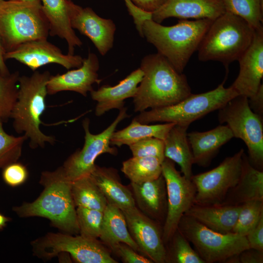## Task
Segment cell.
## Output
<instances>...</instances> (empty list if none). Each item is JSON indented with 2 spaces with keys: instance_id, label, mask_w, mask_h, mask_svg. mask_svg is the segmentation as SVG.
I'll list each match as a JSON object with an SVG mask.
<instances>
[{
  "instance_id": "cell-28",
  "label": "cell",
  "mask_w": 263,
  "mask_h": 263,
  "mask_svg": "<svg viewBox=\"0 0 263 263\" xmlns=\"http://www.w3.org/2000/svg\"><path fill=\"white\" fill-rule=\"evenodd\" d=\"M99 238L109 247L119 243H123L129 245L135 251H140L129 232L123 211L111 204H108L103 211Z\"/></svg>"
},
{
  "instance_id": "cell-3",
  "label": "cell",
  "mask_w": 263,
  "mask_h": 263,
  "mask_svg": "<svg viewBox=\"0 0 263 263\" xmlns=\"http://www.w3.org/2000/svg\"><path fill=\"white\" fill-rule=\"evenodd\" d=\"M213 20L182 19L167 26L151 19L144 22L142 37L152 44L178 72L182 73Z\"/></svg>"
},
{
  "instance_id": "cell-48",
  "label": "cell",
  "mask_w": 263,
  "mask_h": 263,
  "mask_svg": "<svg viewBox=\"0 0 263 263\" xmlns=\"http://www.w3.org/2000/svg\"><path fill=\"white\" fill-rule=\"evenodd\" d=\"M24 0V1H40V0Z\"/></svg>"
},
{
  "instance_id": "cell-26",
  "label": "cell",
  "mask_w": 263,
  "mask_h": 263,
  "mask_svg": "<svg viewBox=\"0 0 263 263\" xmlns=\"http://www.w3.org/2000/svg\"><path fill=\"white\" fill-rule=\"evenodd\" d=\"M90 175L109 204L116 206L122 211L136 207L131 190L121 183L116 170L95 165Z\"/></svg>"
},
{
  "instance_id": "cell-40",
  "label": "cell",
  "mask_w": 263,
  "mask_h": 263,
  "mask_svg": "<svg viewBox=\"0 0 263 263\" xmlns=\"http://www.w3.org/2000/svg\"><path fill=\"white\" fill-rule=\"evenodd\" d=\"M112 250L126 263H151L152 261L137 253L129 245L119 243L111 246Z\"/></svg>"
},
{
  "instance_id": "cell-14",
  "label": "cell",
  "mask_w": 263,
  "mask_h": 263,
  "mask_svg": "<svg viewBox=\"0 0 263 263\" xmlns=\"http://www.w3.org/2000/svg\"><path fill=\"white\" fill-rule=\"evenodd\" d=\"M5 60L15 59L33 71L49 64H57L66 69L79 67L83 58L78 55L64 54L47 39L31 40L20 44L5 53Z\"/></svg>"
},
{
  "instance_id": "cell-23",
  "label": "cell",
  "mask_w": 263,
  "mask_h": 263,
  "mask_svg": "<svg viewBox=\"0 0 263 263\" xmlns=\"http://www.w3.org/2000/svg\"><path fill=\"white\" fill-rule=\"evenodd\" d=\"M187 137L194 164L206 167L210 164L220 148L234 136L226 125H221L209 131L188 133Z\"/></svg>"
},
{
  "instance_id": "cell-35",
  "label": "cell",
  "mask_w": 263,
  "mask_h": 263,
  "mask_svg": "<svg viewBox=\"0 0 263 263\" xmlns=\"http://www.w3.org/2000/svg\"><path fill=\"white\" fill-rule=\"evenodd\" d=\"M263 216V201L253 200L241 205L232 232L245 236Z\"/></svg>"
},
{
  "instance_id": "cell-33",
  "label": "cell",
  "mask_w": 263,
  "mask_h": 263,
  "mask_svg": "<svg viewBox=\"0 0 263 263\" xmlns=\"http://www.w3.org/2000/svg\"><path fill=\"white\" fill-rule=\"evenodd\" d=\"M18 71L4 74L0 71V120L10 118L19 91Z\"/></svg>"
},
{
  "instance_id": "cell-31",
  "label": "cell",
  "mask_w": 263,
  "mask_h": 263,
  "mask_svg": "<svg viewBox=\"0 0 263 263\" xmlns=\"http://www.w3.org/2000/svg\"><path fill=\"white\" fill-rule=\"evenodd\" d=\"M163 161L155 157L132 156L122 163L121 171L131 183L140 184L159 177Z\"/></svg>"
},
{
  "instance_id": "cell-4",
  "label": "cell",
  "mask_w": 263,
  "mask_h": 263,
  "mask_svg": "<svg viewBox=\"0 0 263 263\" xmlns=\"http://www.w3.org/2000/svg\"><path fill=\"white\" fill-rule=\"evenodd\" d=\"M50 76L48 71H36L30 76H20L19 79L18 98L10 118L16 132L25 135L33 149L43 148L46 143L53 144L56 141L54 136L44 134L40 129Z\"/></svg>"
},
{
  "instance_id": "cell-5",
  "label": "cell",
  "mask_w": 263,
  "mask_h": 263,
  "mask_svg": "<svg viewBox=\"0 0 263 263\" xmlns=\"http://www.w3.org/2000/svg\"><path fill=\"white\" fill-rule=\"evenodd\" d=\"M255 30L244 19L225 11L214 19L198 48L200 61H218L226 67L250 45Z\"/></svg>"
},
{
  "instance_id": "cell-25",
  "label": "cell",
  "mask_w": 263,
  "mask_h": 263,
  "mask_svg": "<svg viewBox=\"0 0 263 263\" xmlns=\"http://www.w3.org/2000/svg\"><path fill=\"white\" fill-rule=\"evenodd\" d=\"M241 208V205H199L194 204L184 215L193 218L216 232H232Z\"/></svg>"
},
{
  "instance_id": "cell-38",
  "label": "cell",
  "mask_w": 263,
  "mask_h": 263,
  "mask_svg": "<svg viewBox=\"0 0 263 263\" xmlns=\"http://www.w3.org/2000/svg\"><path fill=\"white\" fill-rule=\"evenodd\" d=\"M129 147L133 157H155L162 161L165 158L164 140L157 138H147Z\"/></svg>"
},
{
  "instance_id": "cell-44",
  "label": "cell",
  "mask_w": 263,
  "mask_h": 263,
  "mask_svg": "<svg viewBox=\"0 0 263 263\" xmlns=\"http://www.w3.org/2000/svg\"><path fill=\"white\" fill-rule=\"evenodd\" d=\"M141 10L152 14L160 8L167 0H130Z\"/></svg>"
},
{
  "instance_id": "cell-30",
  "label": "cell",
  "mask_w": 263,
  "mask_h": 263,
  "mask_svg": "<svg viewBox=\"0 0 263 263\" xmlns=\"http://www.w3.org/2000/svg\"><path fill=\"white\" fill-rule=\"evenodd\" d=\"M71 193L75 207L104 211L108 203L90 175L71 182Z\"/></svg>"
},
{
  "instance_id": "cell-45",
  "label": "cell",
  "mask_w": 263,
  "mask_h": 263,
  "mask_svg": "<svg viewBox=\"0 0 263 263\" xmlns=\"http://www.w3.org/2000/svg\"><path fill=\"white\" fill-rule=\"evenodd\" d=\"M248 104L252 111L263 119V85L262 84L256 94L248 98Z\"/></svg>"
},
{
  "instance_id": "cell-43",
  "label": "cell",
  "mask_w": 263,
  "mask_h": 263,
  "mask_svg": "<svg viewBox=\"0 0 263 263\" xmlns=\"http://www.w3.org/2000/svg\"><path fill=\"white\" fill-rule=\"evenodd\" d=\"M239 263H263V251L249 248L238 255Z\"/></svg>"
},
{
  "instance_id": "cell-36",
  "label": "cell",
  "mask_w": 263,
  "mask_h": 263,
  "mask_svg": "<svg viewBox=\"0 0 263 263\" xmlns=\"http://www.w3.org/2000/svg\"><path fill=\"white\" fill-rule=\"evenodd\" d=\"M27 139L24 134L15 136L7 133L4 130L3 121L0 120V169L18 161Z\"/></svg>"
},
{
  "instance_id": "cell-24",
  "label": "cell",
  "mask_w": 263,
  "mask_h": 263,
  "mask_svg": "<svg viewBox=\"0 0 263 263\" xmlns=\"http://www.w3.org/2000/svg\"><path fill=\"white\" fill-rule=\"evenodd\" d=\"M253 200L263 201V171L255 168L244 153L240 178L220 205H241Z\"/></svg>"
},
{
  "instance_id": "cell-32",
  "label": "cell",
  "mask_w": 263,
  "mask_h": 263,
  "mask_svg": "<svg viewBox=\"0 0 263 263\" xmlns=\"http://www.w3.org/2000/svg\"><path fill=\"white\" fill-rule=\"evenodd\" d=\"M225 11L244 19L254 30L263 28V0H222Z\"/></svg>"
},
{
  "instance_id": "cell-21",
  "label": "cell",
  "mask_w": 263,
  "mask_h": 263,
  "mask_svg": "<svg viewBox=\"0 0 263 263\" xmlns=\"http://www.w3.org/2000/svg\"><path fill=\"white\" fill-rule=\"evenodd\" d=\"M136 206L157 222H164L167 211L166 183L161 174L157 178L140 184L131 183Z\"/></svg>"
},
{
  "instance_id": "cell-41",
  "label": "cell",
  "mask_w": 263,
  "mask_h": 263,
  "mask_svg": "<svg viewBox=\"0 0 263 263\" xmlns=\"http://www.w3.org/2000/svg\"><path fill=\"white\" fill-rule=\"evenodd\" d=\"M245 237L250 248L263 251V216Z\"/></svg>"
},
{
  "instance_id": "cell-27",
  "label": "cell",
  "mask_w": 263,
  "mask_h": 263,
  "mask_svg": "<svg viewBox=\"0 0 263 263\" xmlns=\"http://www.w3.org/2000/svg\"><path fill=\"white\" fill-rule=\"evenodd\" d=\"M188 127L175 124L171 128L164 140V156L177 164L183 175L191 180L194 161L187 137Z\"/></svg>"
},
{
  "instance_id": "cell-17",
  "label": "cell",
  "mask_w": 263,
  "mask_h": 263,
  "mask_svg": "<svg viewBox=\"0 0 263 263\" xmlns=\"http://www.w3.org/2000/svg\"><path fill=\"white\" fill-rule=\"evenodd\" d=\"M238 61L239 73L230 86L247 98L259 90L263 77V28L255 30L252 41Z\"/></svg>"
},
{
  "instance_id": "cell-11",
  "label": "cell",
  "mask_w": 263,
  "mask_h": 263,
  "mask_svg": "<svg viewBox=\"0 0 263 263\" xmlns=\"http://www.w3.org/2000/svg\"><path fill=\"white\" fill-rule=\"evenodd\" d=\"M127 110L125 107L119 110L118 114L114 121L103 131L96 134L90 131V120L87 118L83 120L84 145L82 149L70 156L61 167L69 180L73 181L89 175L95 168V160L101 154H116L117 149L111 147L110 140L119 123L129 116Z\"/></svg>"
},
{
  "instance_id": "cell-22",
  "label": "cell",
  "mask_w": 263,
  "mask_h": 263,
  "mask_svg": "<svg viewBox=\"0 0 263 263\" xmlns=\"http://www.w3.org/2000/svg\"><path fill=\"white\" fill-rule=\"evenodd\" d=\"M42 11L50 27L51 36L64 39L68 46V53L74 55L75 48L82 43L71 26L69 11L73 2L70 0H40Z\"/></svg>"
},
{
  "instance_id": "cell-16",
  "label": "cell",
  "mask_w": 263,
  "mask_h": 263,
  "mask_svg": "<svg viewBox=\"0 0 263 263\" xmlns=\"http://www.w3.org/2000/svg\"><path fill=\"white\" fill-rule=\"evenodd\" d=\"M69 18L73 29L87 37L102 56L112 48L116 26L112 19L100 17L91 8H83L74 2Z\"/></svg>"
},
{
  "instance_id": "cell-20",
  "label": "cell",
  "mask_w": 263,
  "mask_h": 263,
  "mask_svg": "<svg viewBox=\"0 0 263 263\" xmlns=\"http://www.w3.org/2000/svg\"><path fill=\"white\" fill-rule=\"evenodd\" d=\"M143 76V72L139 68L114 86L103 85L97 90H93L91 98L97 102L95 115L101 116L111 110L123 108L125 99L135 95Z\"/></svg>"
},
{
  "instance_id": "cell-8",
  "label": "cell",
  "mask_w": 263,
  "mask_h": 263,
  "mask_svg": "<svg viewBox=\"0 0 263 263\" xmlns=\"http://www.w3.org/2000/svg\"><path fill=\"white\" fill-rule=\"evenodd\" d=\"M178 229L206 263H225L227 259L250 248L245 236L216 232L186 215L181 218Z\"/></svg>"
},
{
  "instance_id": "cell-2",
  "label": "cell",
  "mask_w": 263,
  "mask_h": 263,
  "mask_svg": "<svg viewBox=\"0 0 263 263\" xmlns=\"http://www.w3.org/2000/svg\"><path fill=\"white\" fill-rule=\"evenodd\" d=\"M71 182L62 167L42 172L40 183L43 191L33 202L15 207L13 210L20 217H42L53 225L70 234L79 233L76 209L72 193Z\"/></svg>"
},
{
  "instance_id": "cell-15",
  "label": "cell",
  "mask_w": 263,
  "mask_h": 263,
  "mask_svg": "<svg viewBox=\"0 0 263 263\" xmlns=\"http://www.w3.org/2000/svg\"><path fill=\"white\" fill-rule=\"evenodd\" d=\"M128 230L140 252L152 262H166L167 251L157 223L142 212L136 207L122 211Z\"/></svg>"
},
{
  "instance_id": "cell-6",
  "label": "cell",
  "mask_w": 263,
  "mask_h": 263,
  "mask_svg": "<svg viewBox=\"0 0 263 263\" xmlns=\"http://www.w3.org/2000/svg\"><path fill=\"white\" fill-rule=\"evenodd\" d=\"M49 33L40 1L0 0V38L5 53L28 41L47 39Z\"/></svg>"
},
{
  "instance_id": "cell-7",
  "label": "cell",
  "mask_w": 263,
  "mask_h": 263,
  "mask_svg": "<svg viewBox=\"0 0 263 263\" xmlns=\"http://www.w3.org/2000/svg\"><path fill=\"white\" fill-rule=\"evenodd\" d=\"M225 81L212 90L191 94L175 104L139 113L133 119L143 124L159 122L189 126L208 113L219 110L238 95L231 87H224Z\"/></svg>"
},
{
  "instance_id": "cell-19",
  "label": "cell",
  "mask_w": 263,
  "mask_h": 263,
  "mask_svg": "<svg viewBox=\"0 0 263 263\" xmlns=\"http://www.w3.org/2000/svg\"><path fill=\"white\" fill-rule=\"evenodd\" d=\"M225 12L222 0H167L151 19L159 23L172 17L214 20Z\"/></svg>"
},
{
  "instance_id": "cell-10",
  "label": "cell",
  "mask_w": 263,
  "mask_h": 263,
  "mask_svg": "<svg viewBox=\"0 0 263 263\" xmlns=\"http://www.w3.org/2000/svg\"><path fill=\"white\" fill-rule=\"evenodd\" d=\"M38 257L51 259L68 253L79 263H117L108 250L97 239L68 233H49L32 244Z\"/></svg>"
},
{
  "instance_id": "cell-37",
  "label": "cell",
  "mask_w": 263,
  "mask_h": 263,
  "mask_svg": "<svg viewBox=\"0 0 263 263\" xmlns=\"http://www.w3.org/2000/svg\"><path fill=\"white\" fill-rule=\"evenodd\" d=\"M76 217L80 235L97 239L100 235L103 212L93 209L77 207Z\"/></svg>"
},
{
  "instance_id": "cell-1",
  "label": "cell",
  "mask_w": 263,
  "mask_h": 263,
  "mask_svg": "<svg viewBox=\"0 0 263 263\" xmlns=\"http://www.w3.org/2000/svg\"><path fill=\"white\" fill-rule=\"evenodd\" d=\"M140 68L143 76L133 97L135 112L175 104L191 94L186 75L158 53L144 56Z\"/></svg>"
},
{
  "instance_id": "cell-46",
  "label": "cell",
  "mask_w": 263,
  "mask_h": 263,
  "mask_svg": "<svg viewBox=\"0 0 263 263\" xmlns=\"http://www.w3.org/2000/svg\"><path fill=\"white\" fill-rule=\"evenodd\" d=\"M5 51L0 38V71L4 74H8L10 72L5 62Z\"/></svg>"
},
{
  "instance_id": "cell-29",
  "label": "cell",
  "mask_w": 263,
  "mask_h": 263,
  "mask_svg": "<svg viewBox=\"0 0 263 263\" xmlns=\"http://www.w3.org/2000/svg\"><path fill=\"white\" fill-rule=\"evenodd\" d=\"M174 124L173 123H166L149 125L132 119L127 127L116 132L115 131L111 137L110 144L111 146L120 147L124 145L129 146L149 137H155L164 140Z\"/></svg>"
},
{
  "instance_id": "cell-42",
  "label": "cell",
  "mask_w": 263,
  "mask_h": 263,
  "mask_svg": "<svg viewBox=\"0 0 263 263\" xmlns=\"http://www.w3.org/2000/svg\"><path fill=\"white\" fill-rule=\"evenodd\" d=\"M128 11L132 16L139 35H142V27L144 22L152 18V14L146 12L136 7L130 0H124Z\"/></svg>"
},
{
  "instance_id": "cell-39",
  "label": "cell",
  "mask_w": 263,
  "mask_h": 263,
  "mask_svg": "<svg viewBox=\"0 0 263 263\" xmlns=\"http://www.w3.org/2000/svg\"><path fill=\"white\" fill-rule=\"evenodd\" d=\"M28 172L26 168L18 161L12 163L3 168L2 177L8 185L15 187L24 183L27 180Z\"/></svg>"
},
{
  "instance_id": "cell-12",
  "label": "cell",
  "mask_w": 263,
  "mask_h": 263,
  "mask_svg": "<svg viewBox=\"0 0 263 263\" xmlns=\"http://www.w3.org/2000/svg\"><path fill=\"white\" fill-rule=\"evenodd\" d=\"M244 150L225 158L216 168L193 175L191 181L196 188L194 204L219 205L229 190L237 183L242 172Z\"/></svg>"
},
{
  "instance_id": "cell-18",
  "label": "cell",
  "mask_w": 263,
  "mask_h": 263,
  "mask_svg": "<svg viewBox=\"0 0 263 263\" xmlns=\"http://www.w3.org/2000/svg\"><path fill=\"white\" fill-rule=\"evenodd\" d=\"M99 68V63L96 55L89 53L79 67L62 74L51 75L47 85L48 94L73 91L86 97L88 92L94 90L93 85L99 84L101 81L97 73Z\"/></svg>"
},
{
  "instance_id": "cell-49",
  "label": "cell",
  "mask_w": 263,
  "mask_h": 263,
  "mask_svg": "<svg viewBox=\"0 0 263 263\" xmlns=\"http://www.w3.org/2000/svg\"></svg>"
},
{
  "instance_id": "cell-13",
  "label": "cell",
  "mask_w": 263,
  "mask_h": 263,
  "mask_svg": "<svg viewBox=\"0 0 263 263\" xmlns=\"http://www.w3.org/2000/svg\"><path fill=\"white\" fill-rule=\"evenodd\" d=\"M162 167L167 197V211L162 237L167 244L177 229L181 218L194 204L196 188L191 180L176 169L172 161L165 158Z\"/></svg>"
},
{
  "instance_id": "cell-47",
  "label": "cell",
  "mask_w": 263,
  "mask_h": 263,
  "mask_svg": "<svg viewBox=\"0 0 263 263\" xmlns=\"http://www.w3.org/2000/svg\"><path fill=\"white\" fill-rule=\"evenodd\" d=\"M9 221V218L0 213V230L3 229L6 226L7 223Z\"/></svg>"
},
{
  "instance_id": "cell-9",
  "label": "cell",
  "mask_w": 263,
  "mask_h": 263,
  "mask_svg": "<svg viewBox=\"0 0 263 263\" xmlns=\"http://www.w3.org/2000/svg\"><path fill=\"white\" fill-rule=\"evenodd\" d=\"M218 110L220 123H226L234 137L244 142L250 163L263 170V119L252 111L248 98L238 95Z\"/></svg>"
},
{
  "instance_id": "cell-34",
  "label": "cell",
  "mask_w": 263,
  "mask_h": 263,
  "mask_svg": "<svg viewBox=\"0 0 263 263\" xmlns=\"http://www.w3.org/2000/svg\"><path fill=\"white\" fill-rule=\"evenodd\" d=\"M168 243L169 245V249H166V262L206 263L178 228Z\"/></svg>"
}]
</instances>
